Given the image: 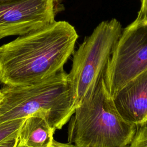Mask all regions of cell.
Segmentation results:
<instances>
[{
    "instance_id": "2e32d148",
    "label": "cell",
    "mask_w": 147,
    "mask_h": 147,
    "mask_svg": "<svg viewBox=\"0 0 147 147\" xmlns=\"http://www.w3.org/2000/svg\"><path fill=\"white\" fill-rule=\"evenodd\" d=\"M0 92H1V89H0Z\"/></svg>"
},
{
    "instance_id": "9c48e42d",
    "label": "cell",
    "mask_w": 147,
    "mask_h": 147,
    "mask_svg": "<svg viewBox=\"0 0 147 147\" xmlns=\"http://www.w3.org/2000/svg\"><path fill=\"white\" fill-rule=\"evenodd\" d=\"M26 118H16L0 123V143L4 140L17 137Z\"/></svg>"
},
{
    "instance_id": "3957f363",
    "label": "cell",
    "mask_w": 147,
    "mask_h": 147,
    "mask_svg": "<svg viewBox=\"0 0 147 147\" xmlns=\"http://www.w3.org/2000/svg\"><path fill=\"white\" fill-rule=\"evenodd\" d=\"M0 123L36 114L55 130L61 129L75 111L68 74L62 70L39 83L25 86L4 85Z\"/></svg>"
},
{
    "instance_id": "6da1fadb",
    "label": "cell",
    "mask_w": 147,
    "mask_h": 147,
    "mask_svg": "<svg viewBox=\"0 0 147 147\" xmlns=\"http://www.w3.org/2000/svg\"><path fill=\"white\" fill-rule=\"evenodd\" d=\"M78 34L65 21L19 36L0 47V83L32 85L63 70L74 52Z\"/></svg>"
},
{
    "instance_id": "30bf717a",
    "label": "cell",
    "mask_w": 147,
    "mask_h": 147,
    "mask_svg": "<svg viewBox=\"0 0 147 147\" xmlns=\"http://www.w3.org/2000/svg\"><path fill=\"white\" fill-rule=\"evenodd\" d=\"M128 147H147V120L136 124L135 133Z\"/></svg>"
},
{
    "instance_id": "277c9868",
    "label": "cell",
    "mask_w": 147,
    "mask_h": 147,
    "mask_svg": "<svg viewBox=\"0 0 147 147\" xmlns=\"http://www.w3.org/2000/svg\"><path fill=\"white\" fill-rule=\"evenodd\" d=\"M122 32L115 18L101 22L73 53L68 74L76 109L95 90Z\"/></svg>"
},
{
    "instance_id": "8992f818",
    "label": "cell",
    "mask_w": 147,
    "mask_h": 147,
    "mask_svg": "<svg viewBox=\"0 0 147 147\" xmlns=\"http://www.w3.org/2000/svg\"><path fill=\"white\" fill-rule=\"evenodd\" d=\"M63 0H11L0 3V39L21 36L55 21Z\"/></svg>"
},
{
    "instance_id": "5b68a950",
    "label": "cell",
    "mask_w": 147,
    "mask_h": 147,
    "mask_svg": "<svg viewBox=\"0 0 147 147\" xmlns=\"http://www.w3.org/2000/svg\"><path fill=\"white\" fill-rule=\"evenodd\" d=\"M147 69V20L133 22L122 30L103 74L113 99L128 82Z\"/></svg>"
},
{
    "instance_id": "9a60e30c",
    "label": "cell",
    "mask_w": 147,
    "mask_h": 147,
    "mask_svg": "<svg viewBox=\"0 0 147 147\" xmlns=\"http://www.w3.org/2000/svg\"><path fill=\"white\" fill-rule=\"evenodd\" d=\"M11 1V0H0V3H3V2H5L7 1Z\"/></svg>"
},
{
    "instance_id": "ba28073f",
    "label": "cell",
    "mask_w": 147,
    "mask_h": 147,
    "mask_svg": "<svg viewBox=\"0 0 147 147\" xmlns=\"http://www.w3.org/2000/svg\"><path fill=\"white\" fill-rule=\"evenodd\" d=\"M55 132L44 117L29 115L20 129L17 147H47L54 139Z\"/></svg>"
},
{
    "instance_id": "52a82bcc",
    "label": "cell",
    "mask_w": 147,
    "mask_h": 147,
    "mask_svg": "<svg viewBox=\"0 0 147 147\" xmlns=\"http://www.w3.org/2000/svg\"><path fill=\"white\" fill-rule=\"evenodd\" d=\"M113 100L119 113L128 122L138 124L147 120V69L128 82Z\"/></svg>"
},
{
    "instance_id": "7a4b0ae2",
    "label": "cell",
    "mask_w": 147,
    "mask_h": 147,
    "mask_svg": "<svg viewBox=\"0 0 147 147\" xmlns=\"http://www.w3.org/2000/svg\"><path fill=\"white\" fill-rule=\"evenodd\" d=\"M103 76L69 121L68 142L75 147H128L135 133L136 125L119 113Z\"/></svg>"
},
{
    "instance_id": "4fadbf2b",
    "label": "cell",
    "mask_w": 147,
    "mask_h": 147,
    "mask_svg": "<svg viewBox=\"0 0 147 147\" xmlns=\"http://www.w3.org/2000/svg\"><path fill=\"white\" fill-rule=\"evenodd\" d=\"M52 142L49 145V147H75L74 145L72 144H70L69 142L67 143H62L58 142L54 139L52 140Z\"/></svg>"
},
{
    "instance_id": "7c38bea8",
    "label": "cell",
    "mask_w": 147,
    "mask_h": 147,
    "mask_svg": "<svg viewBox=\"0 0 147 147\" xmlns=\"http://www.w3.org/2000/svg\"><path fill=\"white\" fill-rule=\"evenodd\" d=\"M17 142L18 136L2 141L0 143V147H17Z\"/></svg>"
},
{
    "instance_id": "5bb4252c",
    "label": "cell",
    "mask_w": 147,
    "mask_h": 147,
    "mask_svg": "<svg viewBox=\"0 0 147 147\" xmlns=\"http://www.w3.org/2000/svg\"><path fill=\"white\" fill-rule=\"evenodd\" d=\"M3 95L2 93L0 92V102L2 100V99H3Z\"/></svg>"
},
{
    "instance_id": "8fae6325",
    "label": "cell",
    "mask_w": 147,
    "mask_h": 147,
    "mask_svg": "<svg viewBox=\"0 0 147 147\" xmlns=\"http://www.w3.org/2000/svg\"><path fill=\"white\" fill-rule=\"evenodd\" d=\"M146 20H147V0H141V7L134 22H137Z\"/></svg>"
}]
</instances>
